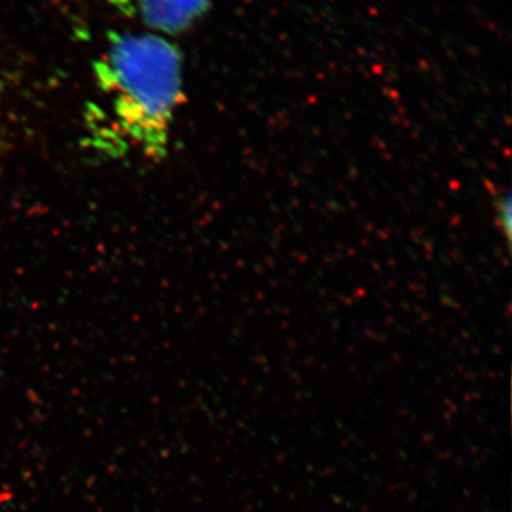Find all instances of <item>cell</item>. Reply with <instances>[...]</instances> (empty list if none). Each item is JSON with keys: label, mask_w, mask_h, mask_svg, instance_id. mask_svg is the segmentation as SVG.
Listing matches in <instances>:
<instances>
[{"label": "cell", "mask_w": 512, "mask_h": 512, "mask_svg": "<svg viewBox=\"0 0 512 512\" xmlns=\"http://www.w3.org/2000/svg\"><path fill=\"white\" fill-rule=\"evenodd\" d=\"M94 72L126 136L146 156L163 157L184 99L180 50L157 33H110Z\"/></svg>", "instance_id": "cell-1"}, {"label": "cell", "mask_w": 512, "mask_h": 512, "mask_svg": "<svg viewBox=\"0 0 512 512\" xmlns=\"http://www.w3.org/2000/svg\"><path fill=\"white\" fill-rule=\"evenodd\" d=\"M497 215L498 220L501 221V228L504 229L505 238L510 241L511 238V198L501 197L497 202Z\"/></svg>", "instance_id": "cell-3"}, {"label": "cell", "mask_w": 512, "mask_h": 512, "mask_svg": "<svg viewBox=\"0 0 512 512\" xmlns=\"http://www.w3.org/2000/svg\"><path fill=\"white\" fill-rule=\"evenodd\" d=\"M128 18L148 29L177 35L191 28L210 9L212 0H110Z\"/></svg>", "instance_id": "cell-2"}]
</instances>
